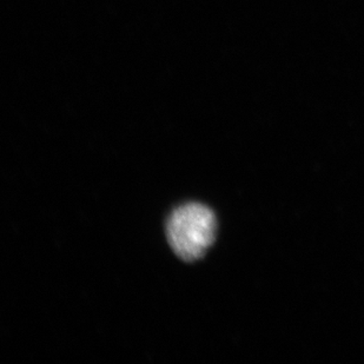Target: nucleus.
<instances>
[{"label":"nucleus","instance_id":"1","mask_svg":"<svg viewBox=\"0 0 364 364\" xmlns=\"http://www.w3.org/2000/svg\"><path fill=\"white\" fill-rule=\"evenodd\" d=\"M216 231L215 213L200 203H188L176 208L166 223L168 244L186 262L202 258L215 242Z\"/></svg>","mask_w":364,"mask_h":364}]
</instances>
